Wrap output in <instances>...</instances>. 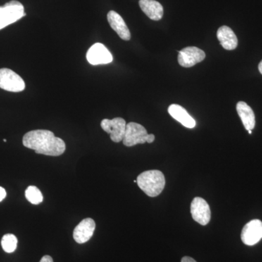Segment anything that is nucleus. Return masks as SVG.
<instances>
[{"label":"nucleus","instance_id":"1","mask_svg":"<svg viewBox=\"0 0 262 262\" xmlns=\"http://www.w3.org/2000/svg\"><path fill=\"white\" fill-rule=\"evenodd\" d=\"M23 144L25 147L34 150L37 154L48 156H60L66 150L64 141L48 130L29 131L24 136Z\"/></svg>","mask_w":262,"mask_h":262},{"label":"nucleus","instance_id":"2","mask_svg":"<svg viewBox=\"0 0 262 262\" xmlns=\"http://www.w3.org/2000/svg\"><path fill=\"white\" fill-rule=\"evenodd\" d=\"M139 187L146 195L155 198L163 192L165 179L160 170H151L143 172L137 177Z\"/></svg>","mask_w":262,"mask_h":262},{"label":"nucleus","instance_id":"3","mask_svg":"<svg viewBox=\"0 0 262 262\" xmlns=\"http://www.w3.org/2000/svg\"><path fill=\"white\" fill-rule=\"evenodd\" d=\"M155 139V136L148 134L145 127L140 124L132 122L126 125V130L122 142L124 145L130 147L139 144H151Z\"/></svg>","mask_w":262,"mask_h":262},{"label":"nucleus","instance_id":"4","mask_svg":"<svg viewBox=\"0 0 262 262\" xmlns=\"http://www.w3.org/2000/svg\"><path fill=\"white\" fill-rule=\"evenodd\" d=\"M24 5L17 1L12 0L0 6V30L18 21L20 18L26 16Z\"/></svg>","mask_w":262,"mask_h":262},{"label":"nucleus","instance_id":"5","mask_svg":"<svg viewBox=\"0 0 262 262\" xmlns=\"http://www.w3.org/2000/svg\"><path fill=\"white\" fill-rule=\"evenodd\" d=\"M23 79L10 69H0V89L9 92H21L25 89Z\"/></svg>","mask_w":262,"mask_h":262},{"label":"nucleus","instance_id":"6","mask_svg":"<svg viewBox=\"0 0 262 262\" xmlns=\"http://www.w3.org/2000/svg\"><path fill=\"white\" fill-rule=\"evenodd\" d=\"M126 125V122L121 117H115L113 120L104 119L101 122V128L110 134L112 141L115 143L123 140Z\"/></svg>","mask_w":262,"mask_h":262},{"label":"nucleus","instance_id":"7","mask_svg":"<svg viewBox=\"0 0 262 262\" xmlns=\"http://www.w3.org/2000/svg\"><path fill=\"white\" fill-rule=\"evenodd\" d=\"M88 61L91 65L108 64L113 61V55L101 43H96L89 48L86 54Z\"/></svg>","mask_w":262,"mask_h":262},{"label":"nucleus","instance_id":"8","mask_svg":"<svg viewBox=\"0 0 262 262\" xmlns=\"http://www.w3.org/2000/svg\"><path fill=\"white\" fill-rule=\"evenodd\" d=\"M191 214L193 220L200 225L206 226L211 221L209 205L203 198H195L191 203Z\"/></svg>","mask_w":262,"mask_h":262},{"label":"nucleus","instance_id":"9","mask_svg":"<svg viewBox=\"0 0 262 262\" xmlns=\"http://www.w3.org/2000/svg\"><path fill=\"white\" fill-rule=\"evenodd\" d=\"M262 239V222L254 220L244 226L241 232V239L245 245L252 246Z\"/></svg>","mask_w":262,"mask_h":262},{"label":"nucleus","instance_id":"10","mask_svg":"<svg viewBox=\"0 0 262 262\" xmlns=\"http://www.w3.org/2000/svg\"><path fill=\"white\" fill-rule=\"evenodd\" d=\"M206 58V53L203 50L196 47H187L179 51V65L189 68L203 61Z\"/></svg>","mask_w":262,"mask_h":262},{"label":"nucleus","instance_id":"11","mask_svg":"<svg viewBox=\"0 0 262 262\" xmlns=\"http://www.w3.org/2000/svg\"><path fill=\"white\" fill-rule=\"evenodd\" d=\"M96 228L94 220L91 218L84 219L74 229V239L77 244L88 242L92 237Z\"/></svg>","mask_w":262,"mask_h":262},{"label":"nucleus","instance_id":"12","mask_svg":"<svg viewBox=\"0 0 262 262\" xmlns=\"http://www.w3.org/2000/svg\"><path fill=\"white\" fill-rule=\"evenodd\" d=\"M107 20L110 27L118 34L119 37L125 41L130 40V30L124 21L123 18L117 12L111 10L107 14Z\"/></svg>","mask_w":262,"mask_h":262},{"label":"nucleus","instance_id":"13","mask_svg":"<svg viewBox=\"0 0 262 262\" xmlns=\"http://www.w3.org/2000/svg\"><path fill=\"white\" fill-rule=\"evenodd\" d=\"M217 38L221 46L227 51H232L237 48L238 44L237 36L233 31L227 26L221 27L217 31Z\"/></svg>","mask_w":262,"mask_h":262},{"label":"nucleus","instance_id":"14","mask_svg":"<svg viewBox=\"0 0 262 262\" xmlns=\"http://www.w3.org/2000/svg\"><path fill=\"white\" fill-rule=\"evenodd\" d=\"M168 113L184 127H187V128H193L195 127V120L189 115L187 110L180 105H170L168 107Z\"/></svg>","mask_w":262,"mask_h":262},{"label":"nucleus","instance_id":"15","mask_svg":"<svg viewBox=\"0 0 262 262\" xmlns=\"http://www.w3.org/2000/svg\"><path fill=\"white\" fill-rule=\"evenodd\" d=\"M139 6L142 11L150 19L153 20H160L163 18V7L160 3L155 0H140Z\"/></svg>","mask_w":262,"mask_h":262},{"label":"nucleus","instance_id":"16","mask_svg":"<svg viewBox=\"0 0 262 262\" xmlns=\"http://www.w3.org/2000/svg\"><path fill=\"white\" fill-rule=\"evenodd\" d=\"M237 112L244 124L245 128L247 130H252L256 124L254 113L252 108L244 101H239L237 104Z\"/></svg>","mask_w":262,"mask_h":262},{"label":"nucleus","instance_id":"17","mask_svg":"<svg viewBox=\"0 0 262 262\" xmlns=\"http://www.w3.org/2000/svg\"><path fill=\"white\" fill-rule=\"evenodd\" d=\"M26 198L34 205L40 204L43 201L42 192L35 186H29L25 192Z\"/></svg>","mask_w":262,"mask_h":262},{"label":"nucleus","instance_id":"18","mask_svg":"<svg viewBox=\"0 0 262 262\" xmlns=\"http://www.w3.org/2000/svg\"><path fill=\"white\" fill-rule=\"evenodd\" d=\"M17 244H18V239L14 234H5L2 239V247L6 253L14 252L17 248Z\"/></svg>","mask_w":262,"mask_h":262},{"label":"nucleus","instance_id":"19","mask_svg":"<svg viewBox=\"0 0 262 262\" xmlns=\"http://www.w3.org/2000/svg\"><path fill=\"white\" fill-rule=\"evenodd\" d=\"M7 195L6 191L4 188L0 187V202L3 201L5 199V196Z\"/></svg>","mask_w":262,"mask_h":262},{"label":"nucleus","instance_id":"20","mask_svg":"<svg viewBox=\"0 0 262 262\" xmlns=\"http://www.w3.org/2000/svg\"><path fill=\"white\" fill-rule=\"evenodd\" d=\"M39 262H53V258L50 256H44Z\"/></svg>","mask_w":262,"mask_h":262},{"label":"nucleus","instance_id":"21","mask_svg":"<svg viewBox=\"0 0 262 262\" xmlns=\"http://www.w3.org/2000/svg\"><path fill=\"white\" fill-rule=\"evenodd\" d=\"M182 262H196L194 258L189 257V256H184L182 259Z\"/></svg>","mask_w":262,"mask_h":262},{"label":"nucleus","instance_id":"22","mask_svg":"<svg viewBox=\"0 0 262 262\" xmlns=\"http://www.w3.org/2000/svg\"><path fill=\"white\" fill-rule=\"evenodd\" d=\"M258 70H259L260 73L262 75V61L258 64Z\"/></svg>","mask_w":262,"mask_h":262},{"label":"nucleus","instance_id":"23","mask_svg":"<svg viewBox=\"0 0 262 262\" xmlns=\"http://www.w3.org/2000/svg\"><path fill=\"white\" fill-rule=\"evenodd\" d=\"M248 133H249V134H252V130H248Z\"/></svg>","mask_w":262,"mask_h":262},{"label":"nucleus","instance_id":"24","mask_svg":"<svg viewBox=\"0 0 262 262\" xmlns=\"http://www.w3.org/2000/svg\"><path fill=\"white\" fill-rule=\"evenodd\" d=\"M3 141H4V142H7L6 139H3Z\"/></svg>","mask_w":262,"mask_h":262}]
</instances>
